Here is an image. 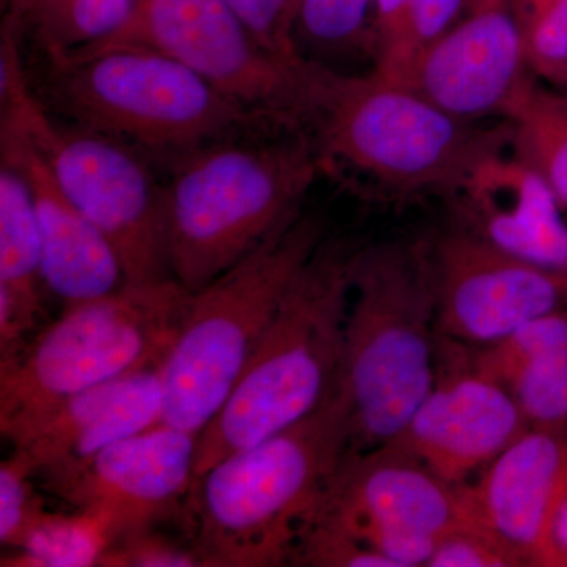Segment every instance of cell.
<instances>
[{
    "label": "cell",
    "instance_id": "cell-1",
    "mask_svg": "<svg viewBox=\"0 0 567 567\" xmlns=\"http://www.w3.org/2000/svg\"><path fill=\"white\" fill-rule=\"evenodd\" d=\"M349 447L339 385L312 415L196 477L183 527L204 567L292 566Z\"/></svg>",
    "mask_w": 567,
    "mask_h": 567
},
{
    "label": "cell",
    "instance_id": "cell-2",
    "mask_svg": "<svg viewBox=\"0 0 567 567\" xmlns=\"http://www.w3.org/2000/svg\"><path fill=\"white\" fill-rule=\"evenodd\" d=\"M436 341L432 244L357 248L339 380L349 402V451L374 450L404 431L434 385Z\"/></svg>",
    "mask_w": 567,
    "mask_h": 567
},
{
    "label": "cell",
    "instance_id": "cell-3",
    "mask_svg": "<svg viewBox=\"0 0 567 567\" xmlns=\"http://www.w3.org/2000/svg\"><path fill=\"white\" fill-rule=\"evenodd\" d=\"M323 167H341L374 193L453 196L484 156L509 144V123L461 121L404 84L320 63L306 118Z\"/></svg>",
    "mask_w": 567,
    "mask_h": 567
},
{
    "label": "cell",
    "instance_id": "cell-4",
    "mask_svg": "<svg viewBox=\"0 0 567 567\" xmlns=\"http://www.w3.org/2000/svg\"><path fill=\"white\" fill-rule=\"evenodd\" d=\"M354 251L349 241L324 238L295 276L244 374L197 435L194 480L300 423L334 393Z\"/></svg>",
    "mask_w": 567,
    "mask_h": 567
},
{
    "label": "cell",
    "instance_id": "cell-5",
    "mask_svg": "<svg viewBox=\"0 0 567 567\" xmlns=\"http://www.w3.org/2000/svg\"><path fill=\"white\" fill-rule=\"evenodd\" d=\"M315 141L298 130L274 142H213L174 159L164 185L175 281L196 293L284 224L322 173Z\"/></svg>",
    "mask_w": 567,
    "mask_h": 567
},
{
    "label": "cell",
    "instance_id": "cell-6",
    "mask_svg": "<svg viewBox=\"0 0 567 567\" xmlns=\"http://www.w3.org/2000/svg\"><path fill=\"white\" fill-rule=\"evenodd\" d=\"M48 95L80 128L175 159L274 122L141 44H99L50 62ZM282 125V123H281Z\"/></svg>",
    "mask_w": 567,
    "mask_h": 567
},
{
    "label": "cell",
    "instance_id": "cell-7",
    "mask_svg": "<svg viewBox=\"0 0 567 567\" xmlns=\"http://www.w3.org/2000/svg\"><path fill=\"white\" fill-rule=\"evenodd\" d=\"M327 238L322 219L300 215L192 293L164 357L163 424L199 435L216 415L271 323L295 276Z\"/></svg>",
    "mask_w": 567,
    "mask_h": 567
},
{
    "label": "cell",
    "instance_id": "cell-8",
    "mask_svg": "<svg viewBox=\"0 0 567 567\" xmlns=\"http://www.w3.org/2000/svg\"><path fill=\"white\" fill-rule=\"evenodd\" d=\"M192 292L175 279L126 284L99 300L63 308L32 344L0 364V432L10 440L71 395L163 363Z\"/></svg>",
    "mask_w": 567,
    "mask_h": 567
},
{
    "label": "cell",
    "instance_id": "cell-9",
    "mask_svg": "<svg viewBox=\"0 0 567 567\" xmlns=\"http://www.w3.org/2000/svg\"><path fill=\"white\" fill-rule=\"evenodd\" d=\"M18 47L17 37L3 33L2 122L20 128L37 145L66 196L110 240L126 284L174 279L164 185L132 145L52 121L29 87Z\"/></svg>",
    "mask_w": 567,
    "mask_h": 567
},
{
    "label": "cell",
    "instance_id": "cell-10",
    "mask_svg": "<svg viewBox=\"0 0 567 567\" xmlns=\"http://www.w3.org/2000/svg\"><path fill=\"white\" fill-rule=\"evenodd\" d=\"M121 43L163 52L249 110L305 128L317 63L265 50L224 0H136L125 24L92 47Z\"/></svg>",
    "mask_w": 567,
    "mask_h": 567
},
{
    "label": "cell",
    "instance_id": "cell-11",
    "mask_svg": "<svg viewBox=\"0 0 567 567\" xmlns=\"http://www.w3.org/2000/svg\"><path fill=\"white\" fill-rule=\"evenodd\" d=\"M470 525L477 524L465 484L454 486L399 447L383 445L347 451L311 527L354 540L391 567H427L436 543Z\"/></svg>",
    "mask_w": 567,
    "mask_h": 567
},
{
    "label": "cell",
    "instance_id": "cell-12",
    "mask_svg": "<svg viewBox=\"0 0 567 567\" xmlns=\"http://www.w3.org/2000/svg\"><path fill=\"white\" fill-rule=\"evenodd\" d=\"M196 450V434L159 423L33 480L73 509L103 517L117 539L167 518L183 522Z\"/></svg>",
    "mask_w": 567,
    "mask_h": 567
},
{
    "label": "cell",
    "instance_id": "cell-13",
    "mask_svg": "<svg viewBox=\"0 0 567 567\" xmlns=\"http://www.w3.org/2000/svg\"><path fill=\"white\" fill-rule=\"evenodd\" d=\"M529 427L509 390L473 363L470 347L439 334L434 385L386 445L464 486Z\"/></svg>",
    "mask_w": 567,
    "mask_h": 567
},
{
    "label": "cell",
    "instance_id": "cell-14",
    "mask_svg": "<svg viewBox=\"0 0 567 567\" xmlns=\"http://www.w3.org/2000/svg\"><path fill=\"white\" fill-rule=\"evenodd\" d=\"M439 334L480 349L567 308V274L488 244L465 227L432 244Z\"/></svg>",
    "mask_w": 567,
    "mask_h": 567
},
{
    "label": "cell",
    "instance_id": "cell-15",
    "mask_svg": "<svg viewBox=\"0 0 567 567\" xmlns=\"http://www.w3.org/2000/svg\"><path fill=\"white\" fill-rule=\"evenodd\" d=\"M511 0H465L464 10L413 62L404 85L466 122L506 118L532 84Z\"/></svg>",
    "mask_w": 567,
    "mask_h": 567
},
{
    "label": "cell",
    "instance_id": "cell-16",
    "mask_svg": "<svg viewBox=\"0 0 567 567\" xmlns=\"http://www.w3.org/2000/svg\"><path fill=\"white\" fill-rule=\"evenodd\" d=\"M465 488L480 527L525 566L547 567L551 525L567 498V423L532 425Z\"/></svg>",
    "mask_w": 567,
    "mask_h": 567
},
{
    "label": "cell",
    "instance_id": "cell-17",
    "mask_svg": "<svg viewBox=\"0 0 567 567\" xmlns=\"http://www.w3.org/2000/svg\"><path fill=\"white\" fill-rule=\"evenodd\" d=\"M2 162L17 167L31 189L48 292L69 308L123 289L125 270L110 240L66 196L37 145L7 122H2Z\"/></svg>",
    "mask_w": 567,
    "mask_h": 567
},
{
    "label": "cell",
    "instance_id": "cell-18",
    "mask_svg": "<svg viewBox=\"0 0 567 567\" xmlns=\"http://www.w3.org/2000/svg\"><path fill=\"white\" fill-rule=\"evenodd\" d=\"M462 227L548 270L567 274V218L539 174L505 148L484 156L453 194Z\"/></svg>",
    "mask_w": 567,
    "mask_h": 567
},
{
    "label": "cell",
    "instance_id": "cell-19",
    "mask_svg": "<svg viewBox=\"0 0 567 567\" xmlns=\"http://www.w3.org/2000/svg\"><path fill=\"white\" fill-rule=\"evenodd\" d=\"M159 368L162 364L118 377L52 406L11 436V456L35 476L41 470L92 456L162 423Z\"/></svg>",
    "mask_w": 567,
    "mask_h": 567
},
{
    "label": "cell",
    "instance_id": "cell-20",
    "mask_svg": "<svg viewBox=\"0 0 567 567\" xmlns=\"http://www.w3.org/2000/svg\"><path fill=\"white\" fill-rule=\"evenodd\" d=\"M41 238L31 189L20 171L0 167V363L20 357L44 330Z\"/></svg>",
    "mask_w": 567,
    "mask_h": 567
},
{
    "label": "cell",
    "instance_id": "cell-21",
    "mask_svg": "<svg viewBox=\"0 0 567 567\" xmlns=\"http://www.w3.org/2000/svg\"><path fill=\"white\" fill-rule=\"evenodd\" d=\"M472 360L509 390L529 425L567 423V308L472 349Z\"/></svg>",
    "mask_w": 567,
    "mask_h": 567
},
{
    "label": "cell",
    "instance_id": "cell-22",
    "mask_svg": "<svg viewBox=\"0 0 567 567\" xmlns=\"http://www.w3.org/2000/svg\"><path fill=\"white\" fill-rule=\"evenodd\" d=\"M505 121L514 155L547 182L567 215V96L533 81Z\"/></svg>",
    "mask_w": 567,
    "mask_h": 567
},
{
    "label": "cell",
    "instance_id": "cell-23",
    "mask_svg": "<svg viewBox=\"0 0 567 567\" xmlns=\"http://www.w3.org/2000/svg\"><path fill=\"white\" fill-rule=\"evenodd\" d=\"M114 533L95 514L58 513L47 509L22 535L17 547L2 557V566L91 567L99 566Z\"/></svg>",
    "mask_w": 567,
    "mask_h": 567
},
{
    "label": "cell",
    "instance_id": "cell-24",
    "mask_svg": "<svg viewBox=\"0 0 567 567\" xmlns=\"http://www.w3.org/2000/svg\"><path fill=\"white\" fill-rule=\"evenodd\" d=\"M374 0H301L295 22V43L324 51H368ZM298 48V47H297Z\"/></svg>",
    "mask_w": 567,
    "mask_h": 567
},
{
    "label": "cell",
    "instance_id": "cell-25",
    "mask_svg": "<svg viewBox=\"0 0 567 567\" xmlns=\"http://www.w3.org/2000/svg\"><path fill=\"white\" fill-rule=\"evenodd\" d=\"M529 69L563 84L567 73V0H511Z\"/></svg>",
    "mask_w": 567,
    "mask_h": 567
},
{
    "label": "cell",
    "instance_id": "cell-26",
    "mask_svg": "<svg viewBox=\"0 0 567 567\" xmlns=\"http://www.w3.org/2000/svg\"><path fill=\"white\" fill-rule=\"evenodd\" d=\"M416 55L412 0H374L371 18L372 71L388 81L404 84Z\"/></svg>",
    "mask_w": 567,
    "mask_h": 567
},
{
    "label": "cell",
    "instance_id": "cell-27",
    "mask_svg": "<svg viewBox=\"0 0 567 567\" xmlns=\"http://www.w3.org/2000/svg\"><path fill=\"white\" fill-rule=\"evenodd\" d=\"M103 567H204L188 539H175L158 527L134 529L112 540Z\"/></svg>",
    "mask_w": 567,
    "mask_h": 567
},
{
    "label": "cell",
    "instance_id": "cell-28",
    "mask_svg": "<svg viewBox=\"0 0 567 567\" xmlns=\"http://www.w3.org/2000/svg\"><path fill=\"white\" fill-rule=\"evenodd\" d=\"M31 473L13 456L0 464V543L17 547L22 535L48 509Z\"/></svg>",
    "mask_w": 567,
    "mask_h": 567
},
{
    "label": "cell",
    "instance_id": "cell-29",
    "mask_svg": "<svg viewBox=\"0 0 567 567\" xmlns=\"http://www.w3.org/2000/svg\"><path fill=\"white\" fill-rule=\"evenodd\" d=\"M265 50L286 61L305 55L295 43L292 0H224Z\"/></svg>",
    "mask_w": 567,
    "mask_h": 567
},
{
    "label": "cell",
    "instance_id": "cell-30",
    "mask_svg": "<svg viewBox=\"0 0 567 567\" xmlns=\"http://www.w3.org/2000/svg\"><path fill=\"white\" fill-rule=\"evenodd\" d=\"M506 544L486 529L470 525L447 533L436 543L427 567H524Z\"/></svg>",
    "mask_w": 567,
    "mask_h": 567
},
{
    "label": "cell",
    "instance_id": "cell-31",
    "mask_svg": "<svg viewBox=\"0 0 567 567\" xmlns=\"http://www.w3.org/2000/svg\"><path fill=\"white\" fill-rule=\"evenodd\" d=\"M464 6L465 0H412L413 37L417 54L450 29Z\"/></svg>",
    "mask_w": 567,
    "mask_h": 567
},
{
    "label": "cell",
    "instance_id": "cell-32",
    "mask_svg": "<svg viewBox=\"0 0 567 567\" xmlns=\"http://www.w3.org/2000/svg\"><path fill=\"white\" fill-rule=\"evenodd\" d=\"M547 567H567V498L551 525Z\"/></svg>",
    "mask_w": 567,
    "mask_h": 567
},
{
    "label": "cell",
    "instance_id": "cell-33",
    "mask_svg": "<svg viewBox=\"0 0 567 567\" xmlns=\"http://www.w3.org/2000/svg\"><path fill=\"white\" fill-rule=\"evenodd\" d=\"M43 2H48V0H3V7L7 9V14H14Z\"/></svg>",
    "mask_w": 567,
    "mask_h": 567
},
{
    "label": "cell",
    "instance_id": "cell-34",
    "mask_svg": "<svg viewBox=\"0 0 567 567\" xmlns=\"http://www.w3.org/2000/svg\"><path fill=\"white\" fill-rule=\"evenodd\" d=\"M301 0H292L293 20L297 22L298 9H300Z\"/></svg>",
    "mask_w": 567,
    "mask_h": 567
},
{
    "label": "cell",
    "instance_id": "cell-35",
    "mask_svg": "<svg viewBox=\"0 0 567 567\" xmlns=\"http://www.w3.org/2000/svg\"><path fill=\"white\" fill-rule=\"evenodd\" d=\"M561 85H563V87H565V89H566V93H565V95L567 96V73H566V76H565V81H563V84H561Z\"/></svg>",
    "mask_w": 567,
    "mask_h": 567
}]
</instances>
